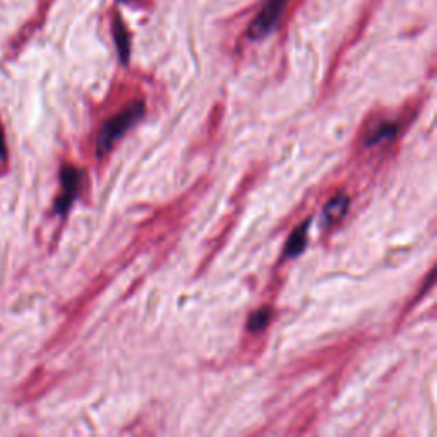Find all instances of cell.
<instances>
[{
  "label": "cell",
  "instance_id": "6da1fadb",
  "mask_svg": "<svg viewBox=\"0 0 437 437\" xmlns=\"http://www.w3.org/2000/svg\"><path fill=\"white\" fill-rule=\"evenodd\" d=\"M146 106L142 101H135L129 104L124 111L118 113L115 118L106 121V125L103 126V130L99 132L98 144H96V154L103 157L111 151V147L124 137V134L130 129L134 124H137L139 120L144 116Z\"/></svg>",
  "mask_w": 437,
  "mask_h": 437
},
{
  "label": "cell",
  "instance_id": "7a4b0ae2",
  "mask_svg": "<svg viewBox=\"0 0 437 437\" xmlns=\"http://www.w3.org/2000/svg\"><path fill=\"white\" fill-rule=\"evenodd\" d=\"M287 4H289V0H268L248 28V38L251 41H260V39L268 36L277 28L278 21L286 12Z\"/></svg>",
  "mask_w": 437,
  "mask_h": 437
},
{
  "label": "cell",
  "instance_id": "3957f363",
  "mask_svg": "<svg viewBox=\"0 0 437 437\" xmlns=\"http://www.w3.org/2000/svg\"><path fill=\"white\" fill-rule=\"evenodd\" d=\"M60 180H62V195L56 199L55 202V211L60 216H65L71 209V205L76 196L79 195V188H81V180L82 173L79 171L74 166H64L62 171H60Z\"/></svg>",
  "mask_w": 437,
  "mask_h": 437
},
{
  "label": "cell",
  "instance_id": "277c9868",
  "mask_svg": "<svg viewBox=\"0 0 437 437\" xmlns=\"http://www.w3.org/2000/svg\"><path fill=\"white\" fill-rule=\"evenodd\" d=\"M347 209H348V196L343 194L335 195L333 199L326 204L325 212H323L326 224L331 226V224H335V222H338L340 218L345 216Z\"/></svg>",
  "mask_w": 437,
  "mask_h": 437
},
{
  "label": "cell",
  "instance_id": "5b68a950",
  "mask_svg": "<svg viewBox=\"0 0 437 437\" xmlns=\"http://www.w3.org/2000/svg\"><path fill=\"white\" fill-rule=\"evenodd\" d=\"M308 226H309V221H306L304 224H301L294 231V233L291 234L289 241H287V244H286L287 256L294 258V256L301 255V253L304 251L306 241H308Z\"/></svg>",
  "mask_w": 437,
  "mask_h": 437
},
{
  "label": "cell",
  "instance_id": "8992f818",
  "mask_svg": "<svg viewBox=\"0 0 437 437\" xmlns=\"http://www.w3.org/2000/svg\"><path fill=\"white\" fill-rule=\"evenodd\" d=\"M113 33H115L116 46H118V51H120L121 64H126L129 62V55H130V41H129V33H126L125 24L121 23L120 17H116L115 24H113Z\"/></svg>",
  "mask_w": 437,
  "mask_h": 437
},
{
  "label": "cell",
  "instance_id": "52a82bcc",
  "mask_svg": "<svg viewBox=\"0 0 437 437\" xmlns=\"http://www.w3.org/2000/svg\"><path fill=\"white\" fill-rule=\"evenodd\" d=\"M398 132V126L393 125V124H383L381 126H378V130L373 135H369L367 137V144L369 146H374V144H379L384 139H393Z\"/></svg>",
  "mask_w": 437,
  "mask_h": 437
},
{
  "label": "cell",
  "instance_id": "ba28073f",
  "mask_svg": "<svg viewBox=\"0 0 437 437\" xmlns=\"http://www.w3.org/2000/svg\"><path fill=\"white\" fill-rule=\"evenodd\" d=\"M270 320H272V311H270L268 308L261 309V311H256L253 316L250 318V321H248V328H250V331H261L265 330L266 325H268Z\"/></svg>",
  "mask_w": 437,
  "mask_h": 437
},
{
  "label": "cell",
  "instance_id": "9c48e42d",
  "mask_svg": "<svg viewBox=\"0 0 437 437\" xmlns=\"http://www.w3.org/2000/svg\"><path fill=\"white\" fill-rule=\"evenodd\" d=\"M0 157H6V141H4L2 126H0Z\"/></svg>",
  "mask_w": 437,
  "mask_h": 437
}]
</instances>
